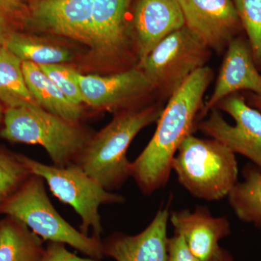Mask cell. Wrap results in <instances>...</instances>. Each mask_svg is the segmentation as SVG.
<instances>
[{
    "instance_id": "obj_1",
    "label": "cell",
    "mask_w": 261,
    "mask_h": 261,
    "mask_svg": "<svg viewBox=\"0 0 261 261\" xmlns=\"http://www.w3.org/2000/svg\"><path fill=\"white\" fill-rule=\"evenodd\" d=\"M213 80L214 72L206 65L192 73L170 97L153 137L130 162V177L142 193L151 195L167 184L173 160L182 142L192 135L203 108L204 94Z\"/></svg>"
},
{
    "instance_id": "obj_2",
    "label": "cell",
    "mask_w": 261,
    "mask_h": 261,
    "mask_svg": "<svg viewBox=\"0 0 261 261\" xmlns=\"http://www.w3.org/2000/svg\"><path fill=\"white\" fill-rule=\"evenodd\" d=\"M163 104L126 108L116 112L112 121L92 135L76 165L110 192L118 190L130 177L126 157L130 142L141 130L159 121Z\"/></svg>"
},
{
    "instance_id": "obj_3",
    "label": "cell",
    "mask_w": 261,
    "mask_h": 261,
    "mask_svg": "<svg viewBox=\"0 0 261 261\" xmlns=\"http://www.w3.org/2000/svg\"><path fill=\"white\" fill-rule=\"evenodd\" d=\"M0 136L14 142L38 145L46 149L53 166L76 164L93 134L81 123L51 114L39 106L8 108Z\"/></svg>"
},
{
    "instance_id": "obj_4",
    "label": "cell",
    "mask_w": 261,
    "mask_h": 261,
    "mask_svg": "<svg viewBox=\"0 0 261 261\" xmlns=\"http://www.w3.org/2000/svg\"><path fill=\"white\" fill-rule=\"evenodd\" d=\"M173 160L178 181L197 198L219 200L238 183L235 154L214 139L187 136Z\"/></svg>"
},
{
    "instance_id": "obj_5",
    "label": "cell",
    "mask_w": 261,
    "mask_h": 261,
    "mask_svg": "<svg viewBox=\"0 0 261 261\" xmlns=\"http://www.w3.org/2000/svg\"><path fill=\"white\" fill-rule=\"evenodd\" d=\"M0 214L21 221L44 241L70 245L95 260L104 257L102 240L84 234L62 217L48 197L44 178L37 175H31L18 191L0 204Z\"/></svg>"
},
{
    "instance_id": "obj_6",
    "label": "cell",
    "mask_w": 261,
    "mask_h": 261,
    "mask_svg": "<svg viewBox=\"0 0 261 261\" xmlns=\"http://www.w3.org/2000/svg\"><path fill=\"white\" fill-rule=\"evenodd\" d=\"M17 155L32 174L44 178L58 200L74 209L82 220L81 232L88 235L91 228L92 236L101 240L103 228L99 207L123 203L124 197L103 188L78 165L59 168L22 154Z\"/></svg>"
},
{
    "instance_id": "obj_7",
    "label": "cell",
    "mask_w": 261,
    "mask_h": 261,
    "mask_svg": "<svg viewBox=\"0 0 261 261\" xmlns=\"http://www.w3.org/2000/svg\"><path fill=\"white\" fill-rule=\"evenodd\" d=\"M211 49L187 27L168 37L138 63L163 98L170 97L197 70L206 66Z\"/></svg>"
},
{
    "instance_id": "obj_8",
    "label": "cell",
    "mask_w": 261,
    "mask_h": 261,
    "mask_svg": "<svg viewBox=\"0 0 261 261\" xmlns=\"http://www.w3.org/2000/svg\"><path fill=\"white\" fill-rule=\"evenodd\" d=\"M198 128L261 168V113L250 108L241 96L234 93L220 101Z\"/></svg>"
},
{
    "instance_id": "obj_9",
    "label": "cell",
    "mask_w": 261,
    "mask_h": 261,
    "mask_svg": "<svg viewBox=\"0 0 261 261\" xmlns=\"http://www.w3.org/2000/svg\"><path fill=\"white\" fill-rule=\"evenodd\" d=\"M132 0H94L89 42L92 58L99 63L126 70L132 56L127 14Z\"/></svg>"
},
{
    "instance_id": "obj_10",
    "label": "cell",
    "mask_w": 261,
    "mask_h": 261,
    "mask_svg": "<svg viewBox=\"0 0 261 261\" xmlns=\"http://www.w3.org/2000/svg\"><path fill=\"white\" fill-rule=\"evenodd\" d=\"M73 73L85 104L99 110L118 112L157 92L153 83L137 67L106 75H84L74 69Z\"/></svg>"
},
{
    "instance_id": "obj_11",
    "label": "cell",
    "mask_w": 261,
    "mask_h": 261,
    "mask_svg": "<svg viewBox=\"0 0 261 261\" xmlns=\"http://www.w3.org/2000/svg\"><path fill=\"white\" fill-rule=\"evenodd\" d=\"M93 5L94 0H31L23 23L87 45Z\"/></svg>"
},
{
    "instance_id": "obj_12",
    "label": "cell",
    "mask_w": 261,
    "mask_h": 261,
    "mask_svg": "<svg viewBox=\"0 0 261 261\" xmlns=\"http://www.w3.org/2000/svg\"><path fill=\"white\" fill-rule=\"evenodd\" d=\"M185 27L209 48L221 53L242 25L233 0H178Z\"/></svg>"
},
{
    "instance_id": "obj_13",
    "label": "cell",
    "mask_w": 261,
    "mask_h": 261,
    "mask_svg": "<svg viewBox=\"0 0 261 261\" xmlns=\"http://www.w3.org/2000/svg\"><path fill=\"white\" fill-rule=\"evenodd\" d=\"M185 25L178 0H136L128 29L138 63L163 39Z\"/></svg>"
},
{
    "instance_id": "obj_14",
    "label": "cell",
    "mask_w": 261,
    "mask_h": 261,
    "mask_svg": "<svg viewBox=\"0 0 261 261\" xmlns=\"http://www.w3.org/2000/svg\"><path fill=\"white\" fill-rule=\"evenodd\" d=\"M168 207L160 209L152 222L138 234L113 233L102 241L104 257L116 261H167Z\"/></svg>"
},
{
    "instance_id": "obj_15",
    "label": "cell",
    "mask_w": 261,
    "mask_h": 261,
    "mask_svg": "<svg viewBox=\"0 0 261 261\" xmlns=\"http://www.w3.org/2000/svg\"><path fill=\"white\" fill-rule=\"evenodd\" d=\"M242 89L261 96V75L255 67L250 47L241 38L235 37L228 44L214 92L199 117L202 118L220 101Z\"/></svg>"
},
{
    "instance_id": "obj_16",
    "label": "cell",
    "mask_w": 261,
    "mask_h": 261,
    "mask_svg": "<svg viewBox=\"0 0 261 261\" xmlns=\"http://www.w3.org/2000/svg\"><path fill=\"white\" fill-rule=\"evenodd\" d=\"M170 221L175 233L181 235L190 251L200 261H208L219 250V241L231 233L227 218H216L204 206L195 211H172Z\"/></svg>"
},
{
    "instance_id": "obj_17",
    "label": "cell",
    "mask_w": 261,
    "mask_h": 261,
    "mask_svg": "<svg viewBox=\"0 0 261 261\" xmlns=\"http://www.w3.org/2000/svg\"><path fill=\"white\" fill-rule=\"evenodd\" d=\"M22 68L28 88L39 107L67 121L81 123L82 106L70 102L39 65L23 61Z\"/></svg>"
},
{
    "instance_id": "obj_18",
    "label": "cell",
    "mask_w": 261,
    "mask_h": 261,
    "mask_svg": "<svg viewBox=\"0 0 261 261\" xmlns=\"http://www.w3.org/2000/svg\"><path fill=\"white\" fill-rule=\"evenodd\" d=\"M43 242L14 218L8 216L0 222V261H42L46 251Z\"/></svg>"
},
{
    "instance_id": "obj_19",
    "label": "cell",
    "mask_w": 261,
    "mask_h": 261,
    "mask_svg": "<svg viewBox=\"0 0 261 261\" xmlns=\"http://www.w3.org/2000/svg\"><path fill=\"white\" fill-rule=\"evenodd\" d=\"M5 46L22 61L31 62L39 66L63 64L74 58L68 48L16 31L8 36Z\"/></svg>"
},
{
    "instance_id": "obj_20",
    "label": "cell",
    "mask_w": 261,
    "mask_h": 261,
    "mask_svg": "<svg viewBox=\"0 0 261 261\" xmlns=\"http://www.w3.org/2000/svg\"><path fill=\"white\" fill-rule=\"evenodd\" d=\"M22 63L5 46L0 47V101L8 108L39 106L25 82Z\"/></svg>"
},
{
    "instance_id": "obj_21",
    "label": "cell",
    "mask_w": 261,
    "mask_h": 261,
    "mask_svg": "<svg viewBox=\"0 0 261 261\" xmlns=\"http://www.w3.org/2000/svg\"><path fill=\"white\" fill-rule=\"evenodd\" d=\"M243 175L245 181L233 186L228 201L239 219L261 228V168L247 166Z\"/></svg>"
},
{
    "instance_id": "obj_22",
    "label": "cell",
    "mask_w": 261,
    "mask_h": 261,
    "mask_svg": "<svg viewBox=\"0 0 261 261\" xmlns=\"http://www.w3.org/2000/svg\"><path fill=\"white\" fill-rule=\"evenodd\" d=\"M246 31L254 62L261 66V0H233Z\"/></svg>"
},
{
    "instance_id": "obj_23",
    "label": "cell",
    "mask_w": 261,
    "mask_h": 261,
    "mask_svg": "<svg viewBox=\"0 0 261 261\" xmlns=\"http://www.w3.org/2000/svg\"><path fill=\"white\" fill-rule=\"evenodd\" d=\"M32 174L17 154L0 150V204L18 191Z\"/></svg>"
},
{
    "instance_id": "obj_24",
    "label": "cell",
    "mask_w": 261,
    "mask_h": 261,
    "mask_svg": "<svg viewBox=\"0 0 261 261\" xmlns=\"http://www.w3.org/2000/svg\"><path fill=\"white\" fill-rule=\"evenodd\" d=\"M39 68L70 102L79 106L85 104L83 94L73 75V68L62 64L39 65Z\"/></svg>"
},
{
    "instance_id": "obj_25",
    "label": "cell",
    "mask_w": 261,
    "mask_h": 261,
    "mask_svg": "<svg viewBox=\"0 0 261 261\" xmlns=\"http://www.w3.org/2000/svg\"><path fill=\"white\" fill-rule=\"evenodd\" d=\"M167 261H200L194 255L181 235L175 233L168 240Z\"/></svg>"
},
{
    "instance_id": "obj_26",
    "label": "cell",
    "mask_w": 261,
    "mask_h": 261,
    "mask_svg": "<svg viewBox=\"0 0 261 261\" xmlns=\"http://www.w3.org/2000/svg\"><path fill=\"white\" fill-rule=\"evenodd\" d=\"M42 261H99L95 259L84 258L68 251L65 244L49 242L46 247L45 255Z\"/></svg>"
},
{
    "instance_id": "obj_27",
    "label": "cell",
    "mask_w": 261,
    "mask_h": 261,
    "mask_svg": "<svg viewBox=\"0 0 261 261\" xmlns=\"http://www.w3.org/2000/svg\"><path fill=\"white\" fill-rule=\"evenodd\" d=\"M31 0H0V9L15 22L23 23L29 12Z\"/></svg>"
},
{
    "instance_id": "obj_28",
    "label": "cell",
    "mask_w": 261,
    "mask_h": 261,
    "mask_svg": "<svg viewBox=\"0 0 261 261\" xmlns=\"http://www.w3.org/2000/svg\"><path fill=\"white\" fill-rule=\"evenodd\" d=\"M15 21L0 9V34L8 37L12 32H15Z\"/></svg>"
},
{
    "instance_id": "obj_29",
    "label": "cell",
    "mask_w": 261,
    "mask_h": 261,
    "mask_svg": "<svg viewBox=\"0 0 261 261\" xmlns=\"http://www.w3.org/2000/svg\"><path fill=\"white\" fill-rule=\"evenodd\" d=\"M208 261H233V259L227 250L220 247L217 252Z\"/></svg>"
},
{
    "instance_id": "obj_30",
    "label": "cell",
    "mask_w": 261,
    "mask_h": 261,
    "mask_svg": "<svg viewBox=\"0 0 261 261\" xmlns=\"http://www.w3.org/2000/svg\"><path fill=\"white\" fill-rule=\"evenodd\" d=\"M250 103H252V106L261 112V96L257 95V94H250Z\"/></svg>"
},
{
    "instance_id": "obj_31",
    "label": "cell",
    "mask_w": 261,
    "mask_h": 261,
    "mask_svg": "<svg viewBox=\"0 0 261 261\" xmlns=\"http://www.w3.org/2000/svg\"><path fill=\"white\" fill-rule=\"evenodd\" d=\"M7 39L8 37H5V36L1 35L0 34V47H3L5 45V42H6Z\"/></svg>"
},
{
    "instance_id": "obj_32",
    "label": "cell",
    "mask_w": 261,
    "mask_h": 261,
    "mask_svg": "<svg viewBox=\"0 0 261 261\" xmlns=\"http://www.w3.org/2000/svg\"><path fill=\"white\" fill-rule=\"evenodd\" d=\"M0 116H1V114H0Z\"/></svg>"
}]
</instances>
